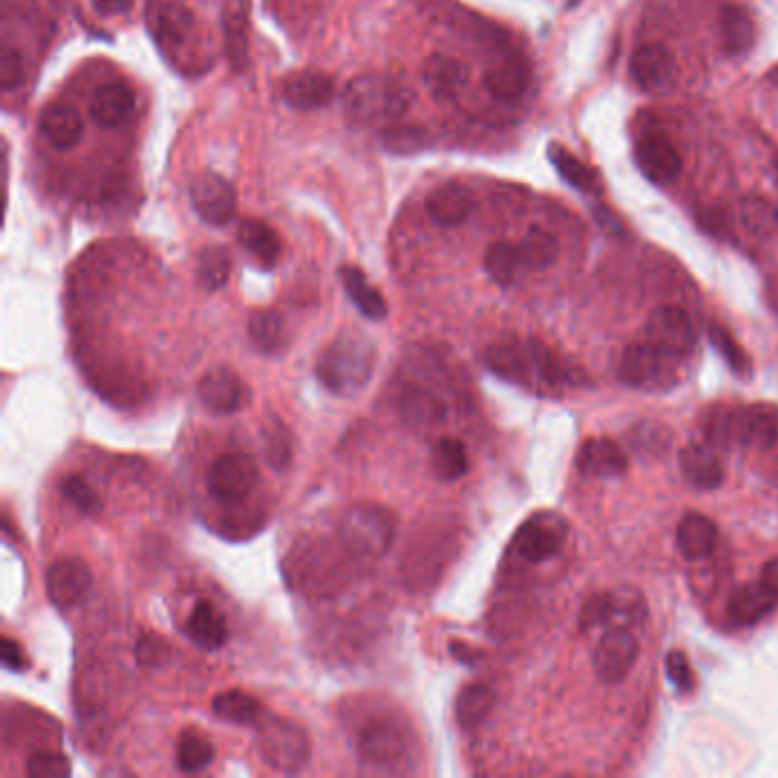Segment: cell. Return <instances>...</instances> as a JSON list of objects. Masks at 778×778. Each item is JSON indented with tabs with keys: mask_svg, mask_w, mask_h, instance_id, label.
I'll return each instance as SVG.
<instances>
[{
	"mask_svg": "<svg viewBox=\"0 0 778 778\" xmlns=\"http://www.w3.org/2000/svg\"><path fill=\"white\" fill-rule=\"evenodd\" d=\"M484 363L491 373L525 388H562L568 382L557 354L539 341L498 343L488 347Z\"/></svg>",
	"mask_w": 778,
	"mask_h": 778,
	"instance_id": "6da1fadb",
	"label": "cell"
},
{
	"mask_svg": "<svg viewBox=\"0 0 778 778\" xmlns=\"http://www.w3.org/2000/svg\"><path fill=\"white\" fill-rule=\"evenodd\" d=\"M414 92L391 75L363 73L343 92V108L356 127H391L412 108Z\"/></svg>",
	"mask_w": 778,
	"mask_h": 778,
	"instance_id": "7a4b0ae2",
	"label": "cell"
},
{
	"mask_svg": "<svg viewBox=\"0 0 778 778\" xmlns=\"http://www.w3.org/2000/svg\"><path fill=\"white\" fill-rule=\"evenodd\" d=\"M377 352L373 343L361 336H343L322 352L315 375L324 388L336 395L361 391L373 377Z\"/></svg>",
	"mask_w": 778,
	"mask_h": 778,
	"instance_id": "3957f363",
	"label": "cell"
},
{
	"mask_svg": "<svg viewBox=\"0 0 778 778\" xmlns=\"http://www.w3.org/2000/svg\"><path fill=\"white\" fill-rule=\"evenodd\" d=\"M395 516L388 507L377 503H358L345 512L339 532L341 542L356 557L380 559L395 542Z\"/></svg>",
	"mask_w": 778,
	"mask_h": 778,
	"instance_id": "277c9868",
	"label": "cell"
},
{
	"mask_svg": "<svg viewBox=\"0 0 778 778\" xmlns=\"http://www.w3.org/2000/svg\"><path fill=\"white\" fill-rule=\"evenodd\" d=\"M256 745L263 762L283 774L302 771L311 760L309 735L291 719H283V717L261 719Z\"/></svg>",
	"mask_w": 778,
	"mask_h": 778,
	"instance_id": "5b68a950",
	"label": "cell"
},
{
	"mask_svg": "<svg viewBox=\"0 0 778 778\" xmlns=\"http://www.w3.org/2000/svg\"><path fill=\"white\" fill-rule=\"evenodd\" d=\"M676 361L669 354L653 347L650 343L628 345L622 354L619 375L622 380L639 391L648 393H665L678 384Z\"/></svg>",
	"mask_w": 778,
	"mask_h": 778,
	"instance_id": "8992f818",
	"label": "cell"
},
{
	"mask_svg": "<svg viewBox=\"0 0 778 778\" xmlns=\"http://www.w3.org/2000/svg\"><path fill=\"white\" fill-rule=\"evenodd\" d=\"M358 754L365 762L382 771H402L408 758V735L406 728L393 719L367 721L356 740Z\"/></svg>",
	"mask_w": 778,
	"mask_h": 778,
	"instance_id": "52a82bcc",
	"label": "cell"
},
{
	"mask_svg": "<svg viewBox=\"0 0 778 778\" xmlns=\"http://www.w3.org/2000/svg\"><path fill=\"white\" fill-rule=\"evenodd\" d=\"M259 479L261 473L256 468V462L242 453H229L218 457L206 473L209 494L224 505L242 503L252 494Z\"/></svg>",
	"mask_w": 778,
	"mask_h": 778,
	"instance_id": "ba28073f",
	"label": "cell"
},
{
	"mask_svg": "<svg viewBox=\"0 0 778 778\" xmlns=\"http://www.w3.org/2000/svg\"><path fill=\"white\" fill-rule=\"evenodd\" d=\"M646 343L678 361L689 356L696 347V332L689 315L678 306L655 309L646 322Z\"/></svg>",
	"mask_w": 778,
	"mask_h": 778,
	"instance_id": "9c48e42d",
	"label": "cell"
},
{
	"mask_svg": "<svg viewBox=\"0 0 778 778\" xmlns=\"http://www.w3.org/2000/svg\"><path fill=\"white\" fill-rule=\"evenodd\" d=\"M190 201L194 213L211 226H226L235 218V190L215 172H203L192 181Z\"/></svg>",
	"mask_w": 778,
	"mask_h": 778,
	"instance_id": "30bf717a",
	"label": "cell"
},
{
	"mask_svg": "<svg viewBox=\"0 0 778 778\" xmlns=\"http://www.w3.org/2000/svg\"><path fill=\"white\" fill-rule=\"evenodd\" d=\"M717 438L735 441L749 447L767 449L778 438V421L771 412L760 406H745L740 412H732L724 418H719Z\"/></svg>",
	"mask_w": 778,
	"mask_h": 778,
	"instance_id": "8fae6325",
	"label": "cell"
},
{
	"mask_svg": "<svg viewBox=\"0 0 778 778\" xmlns=\"http://www.w3.org/2000/svg\"><path fill=\"white\" fill-rule=\"evenodd\" d=\"M639 658V641L626 628H614L603 635L594 650V671L603 683H622Z\"/></svg>",
	"mask_w": 778,
	"mask_h": 778,
	"instance_id": "7c38bea8",
	"label": "cell"
},
{
	"mask_svg": "<svg viewBox=\"0 0 778 778\" xmlns=\"http://www.w3.org/2000/svg\"><path fill=\"white\" fill-rule=\"evenodd\" d=\"M635 160L641 174L658 185L674 183L683 168L678 149L663 133H644L635 142Z\"/></svg>",
	"mask_w": 778,
	"mask_h": 778,
	"instance_id": "4fadbf2b",
	"label": "cell"
},
{
	"mask_svg": "<svg viewBox=\"0 0 778 778\" xmlns=\"http://www.w3.org/2000/svg\"><path fill=\"white\" fill-rule=\"evenodd\" d=\"M566 537V525L562 518L550 516V514H542L529 518L516 535V553L529 562V564H539L550 559L553 555H557V550L562 548Z\"/></svg>",
	"mask_w": 778,
	"mask_h": 778,
	"instance_id": "5bb4252c",
	"label": "cell"
},
{
	"mask_svg": "<svg viewBox=\"0 0 778 778\" xmlns=\"http://www.w3.org/2000/svg\"><path fill=\"white\" fill-rule=\"evenodd\" d=\"M196 393L199 402L215 416H231L250 400L247 386L229 367H215V371L203 375Z\"/></svg>",
	"mask_w": 778,
	"mask_h": 778,
	"instance_id": "9a60e30c",
	"label": "cell"
},
{
	"mask_svg": "<svg viewBox=\"0 0 778 778\" xmlns=\"http://www.w3.org/2000/svg\"><path fill=\"white\" fill-rule=\"evenodd\" d=\"M92 589V570L80 559H60L47 573V594L58 609L83 603Z\"/></svg>",
	"mask_w": 778,
	"mask_h": 778,
	"instance_id": "2e32d148",
	"label": "cell"
},
{
	"mask_svg": "<svg viewBox=\"0 0 778 778\" xmlns=\"http://www.w3.org/2000/svg\"><path fill=\"white\" fill-rule=\"evenodd\" d=\"M336 94V83L330 73L324 71H295L291 75H285L281 83V99L285 105H291L295 110L309 112L317 110L330 103Z\"/></svg>",
	"mask_w": 778,
	"mask_h": 778,
	"instance_id": "e0dca14e",
	"label": "cell"
},
{
	"mask_svg": "<svg viewBox=\"0 0 778 778\" xmlns=\"http://www.w3.org/2000/svg\"><path fill=\"white\" fill-rule=\"evenodd\" d=\"M529 78V64L521 55H503L486 67L482 75V85L494 99L503 103H514L527 92Z\"/></svg>",
	"mask_w": 778,
	"mask_h": 778,
	"instance_id": "ac0fdd59",
	"label": "cell"
},
{
	"mask_svg": "<svg viewBox=\"0 0 778 778\" xmlns=\"http://www.w3.org/2000/svg\"><path fill=\"white\" fill-rule=\"evenodd\" d=\"M250 17L252 0H224L222 30L231 69L242 73L250 64Z\"/></svg>",
	"mask_w": 778,
	"mask_h": 778,
	"instance_id": "d6986e66",
	"label": "cell"
},
{
	"mask_svg": "<svg viewBox=\"0 0 778 778\" xmlns=\"http://www.w3.org/2000/svg\"><path fill=\"white\" fill-rule=\"evenodd\" d=\"M676 73L674 55L663 44H644L630 58V75L644 92L665 90Z\"/></svg>",
	"mask_w": 778,
	"mask_h": 778,
	"instance_id": "ffe728a7",
	"label": "cell"
},
{
	"mask_svg": "<svg viewBox=\"0 0 778 778\" xmlns=\"http://www.w3.org/2000/svg\"><path fill=\"white\" fill-rule=\"evenodd\" d=\"M135 110V92L124 80H110L94 90L90 101V114L103 129H117L124 124Z\"/></svg>",
	"mask_w": 778,
	"mask_h": 778,
	"instance_id": "44dd1931",
	"label": "cell"
},
{
	"mask_svg": "<svg viewBox=\"0 0 778 778\" xmlns=\"http://www.w3.org/2000/svg\"><path fill=\"white\" fill-rule=\"evenodd\" d=\"M425 211L430 220L438 226H459L473 215L475 199L464 185L445 183L430 192V196L425 199Z\"/></svg>",
	"mask_w": 778,
	"mask_h": 778,
	"instance_id": "7402d4cb",
	"label": "cell"
},
{
	"mask_svg": "<svg viewBox=\"0 0 778 778\" xmlns=\"http://www.w3.org/2000/svg\"><path fill=\"white\" fill-rule=\"evenodd\" d=\"M678 466L683 479L699 491H715L724 484L726 477L715 449H710L704 443L685 445L678 455Z\"/></svg>",
	"mask_w": 778,
	"mask_h": 778,
	"instance_id": "603a6c76",
	"label": "cell"
},
{
	"mask_svg": "<svg viewBox=\"0 0 778 778\" xmlns=\"http://www.w3.org/2000/svg\"><path fill=\"white\" fill-rule=\"evenodd\" d=\"M39 133L58 151H69L80 144L85 133L83 117L67 103H53L39 117Z\"/></svg>",
	"mask_w": 778,
	"mask_h": 778,
	"instance_id": "cb8c5ba5",
	"label": "cell"
},
{
	"mask_svg": "<svg viewBox=\"0 0 778 778\" xmlns=\"http://www.w3.org/2000/svg\"><path fill=\"white\" fill-rule=\"evenodd\" d=\"M395 404L402 421L414 427H430L445 418V404L438 395L418 384H404L395 395Z\"/></svg>",
	"mask_w": 778,
	"mask_h": 778,
	"instance_id": "d4e9b609",
	"label": "cell"
},
{
	"mask_svg": "<svg viewBox=\"0 0 778 778\" xmlns=\"http://www.w3.org/2000/svg\"><path fill=\"white\" fill-rule=\"evenodd\" d=\"M576 466L596 477H622L628 471V457L617 443L600 436L583 443Z\"/></svg>",
	"mask_w": 778,
	"mask_h": 778,
	"instance_id": "484cf974",
	"label": "cell"
},
{
	"mask_svg": "<svg viewBox=\"0 0 778 778\" xmlns=\"http://www.w3.org/2000/svg\"><path fill=\"white\" fill-rule=\"evenodd\" d=\"M185 633L203 650H220L229 641V624L211 600H199L194 605L185 622Z\"/></svg>",
	"mask_w": 778,
	"mask_h": 778,
	"instance_id": "4316f807",
	"label": "cell"
},
{
	"mask_svg": "<svg viewBox=\"0 0 778 778\" xmlns=\"http://www.w3.org/2000/svg\"><path fill=\"white\" fill-rule=\"evenodd\" d=\"M423 83L438 99L453 97L468 83V67L457 58L434 53L423 64Z\"/></svg>",
	"mask_w": 778,
	"mask_h": 778,
	"instance_id": "83f0119b",
	"label": "cell"
},
{
	"mask_svg": "<svg viewBox=\"0 0 778 778\" xmlns=\"http://www.w3.org/2000/svg\"><path fill=\"white\" fill-rule=\"evenodd\" d=\"M717 537L719 532L713 518L699 512H689L678 523L676 544L687 559H701L713 553V548L717 546Z\"/></svg>",
	"mask_w": 778,
	"mask_h": 778,
	"instance_id": "f1b7e54d",
	"label": "cell"
},
{
	"mask_svg": "<svg viewBox=\"0 0 778 778\" xmlns=\"http://www.w3.org/2000/svg\"><path fill=\"white\" fill-rule=\"evenodd\" d=\"M341 281L347 297L352 300V304L363 317L380 322L388 315L386 300L382 297V293L375 289V285L365 279V274L358 267L354 265L341 267Z\"/></svg>",
	"mask_w": 778,
	"mask_h": 778,
	"instance_id": "f546056e",
	"label": "cell"
},
{
	"mask_svg": "<svg viewBox=\"0 0 778 778\" xmlns=\"http://www.w3.org/2000/svg\"><path fill=\"white\" fill-rule=\"evenodd\" d=\"M194 28V17L188 8L179 3L160 6L153 17V34L165 51L181 49Z\"/></svg>",
	"mask_w": 778,
	"mask_h": 778,
	"instance_id": "4dcf8cb0",
	"label": "cell"
},
{
	"mask_svg": "<svg viewBox=\"0 0 778 778\" xmlns=\"http://www.w3.org/2000/svg\"><path fill=\"white\" fill-rule=\"evenodd\" d=\"M776 605H778V600L758 580V583H749V585L740 587L730 596L728 614L735 624L751 626V624H758L762 617H767V614Z\"/></svg>",
	"mask_w": 778,
	"mask_h": 778,
	"instance_id": "1f68e13d",
	"label": "cell"
},
{
	"mask_svg": "<svg viewBox=\"0 0 778 778\" xmlns=\"http://www.w3.org/2000/svg\"><path fill=\"white\" fill-rule=\"evenodd\" d=\"M240 244L244 247L259 265L263 267H274L281 259V240L272 226H267L261 220H247L240 224L238 231Z\"/></svg>",
	"mask_w": 778,
	"mask_h": 778,
	"instance_id": "d6a6232c",
	"label": "cell"
},
{
	"mask_svg": "<svg viewBox=\"0 0 778 778\" xmlns=\"http://www.w3.org/2000/svg\"><path fill=\"white\" fill-rule=\"evenodd\" d=\"M496 706V691L486 683H471L466 685L455 704V717L457 724L464 730H475Z\"/></svg>",
	"mask_w": 778,
	"mask_h": 778,
	"instance_id": "836d02e7",
	"label": "cell"
},
{
	"mask_svg": "<svg viewBox=\"0 0 778 778\" xmlns=\"http://www.w3.org/2000/svg\"><path fill=\"white\" fill-rule=\"evenodd\" d=\"M211 708H213L215 717H220L229 724H240V726L259 724L265 717L261 701L254 699L252 694L240 691V689L220 691L213 699Z\"/></svg>",
	"mask_w": 778,
	"mask_h": 778,
	"instance_id": "e575fe53",
	"label": "cell"
},
{
	"mask_svg": "<svg viewBox=\"0 0 778 778\" xmlns=\"http://www.w3.org/2000/svg\"><path fill=\"white\" fill-rule=\"evenodd\" d=\"M516 244L525 272H542L550 267L559 254L557 238L539 226H532Z\"/></svg>",
	"mask_w": 778,
	"mask_h": 778,
	"instance_id": "d590c367",
	"label": "cell"
},
{
	"mask_svg": "<svg viewBox=\"0 0 778 778\" xmlns=\"http://www.w3.org/2000/svg\"><path fill=\"white\" fill-rule=\"evenodd\" d=\"M430 464H432L434 477L441 482H455V479L464 477L468 471L466 445L453 436L438 438L432 447Z\"/></svg>",
	"mask_w": 778,
	"mask_h": 778,
	"instance_id": "8d00e7d4",
	"label": "cell"
},
{
	"mask_svg": "<svg viewBox=\"0 0 778 778\" xmlns=\"http://www.w3.org/2000/svg\"><path fill=\"white\" fill-rule=\"evenodd\" d=\"M484 270L491 276V281H496L503 289H509L525 272L518 254V244H512L507 240L491 244L484 254Z\"/></svg>",
	"mask_w": 778,
	"mask_h": 778,
	"instance_id": "74e56055",
	"label": "cell"
},
{
	"mask_svg": "<svg viewBox=\"0 0 778 778\" xmlns=\"http://www.w3.org/2000/svg\"><path fill=\"white\" fill-rule=\"evenodd\" d=\"M754 44V21L740 8L721 12V49L728 55H745Z\"/></svg>",
	"mask_w": 778,
	"mask_h": 778,
	"instance_id": "f35d334b",
	"label": "cell"
},
{
	"mask_svg": "<svg viewBox=\"0 0 778 778\" xmlns=\"http://www.w3.org/2000/svg\"><path fill=\"white\" fill-rule=\"evenodd\" d=\"M261 443H263V457L274 471H285L293 462V436L285 423L276 416L267 418V423L261 430Z\"/></svg>",
	"mask_w": 778,
	"mask_h": 778,
	"instance_id": "ab89813d",
	"label": "cell"
},
{
	"mask_svg": "<svg viewBox=\"0 0 778 778\" xmlns=\"http://www.w3.org/2000/svg\"><path fill=\"white\" fill-rule=\"evenodd\" d=\"M740 220L751 235L769 238L778 231V206L762 194H749L740 203Z\"/></svg>",
	"mask_w": 778,
	"mask_h": 778,
	"instance_id": "60d3db41",
	"label": "cell"
},
{
	"mask_svg": "<svg viewBox=\"0 0 778 778\" xmlns=\"http://www.w3.org/2000/svg\"><path fill=\"white\" fill-rule=\"evenodd\" d=\"M231 276V254L226 247H209L199 256L196 281L206 293L224 289Z\"/></svg>",
	"mask_w": 778,
	"mask_h": 778,
	"instance_id": "b9f144b4",
	"label": "cell"
},
{
	"mask_svg": "<svg viewBox=\"0 0 778 778\" xmlns=\"http://www.w3.org/2000/svg\"><path fill=\"white\" fill-rule=\"evenodd\" d=\"M633 619V609L622 607L619 600L612 594H596L592 596L580 614V630H592L603 624H609L614 619Z\"/></svg>",
	"mask_w": 778,
	"mask_h": 778,
	"instance_id": "7bdbcfd3",
	"label": "cell"
},
{
	"mask_svg": "<svg viewBox=\"0 0 778 778\" xmlns=\"http://www.w3.org/2000/svg\"><path fill=\"white\" fill-rule=\"evenodd\" d=\"M213 760H215V747L209 737H203L199 732H185L181 737L176 762L185 774L203 771L206 767H211Z\"/></svg>",
	"mask_w": 778,
	"mask_h": 778,
	"instance_id": "ee69618b",
	"label": "cell"
},
{
	"mask_svg": "<svg viewBox=\"0 0 778 778\" xmlns=\"http://www.w3.org/2000/svg\"><path fill=\"white\" fill-rule=\"evenodd\" d=\"M250 339L254 345L265 352L274 354L283 345V320L276 311H256L250 317Z\"/></svg>",
	"mask_w": 778,
	"mask_h": 778,
	"instance_id": "f6af8a7d",
	"label": "cell"
},
{
	"mask_svg": "<svg viewBox=\"0 0 778 778\" xmlns=\"http://www.w3.org/2000/svg\"><path fill=\"white\" fill-rule=\"evenodd\" d=\"M548 155L553 160V165L555 170L559 172V176L573 185V188H578V190H587L592 192L596 185V176L589 172V168L585 165V162H580L576 155H570L564 146L559 144H550L548 149Z\"/></svg>",
	"mask_w": 778,
	"mask_h": 778,
	"instance_id": "bcb514c9",
	"label": "cell"
},
{
	"mask_svg": "<svg viewBox=\"0 0 778 778\" xmlns=\"http://www.w3.org/2000/svg\"><path fill=\"white\" fill-rule=\"evenodd\" d=\"M62 488V496L80 512V514H85V516H99L101 509H103V503L99 498L97 491L92 488V484L83 477V475H67L60 484Z\"/></svg>",
	"mask_w": 778,
	"mask_h": 778,
	"instance_id": "7dc6e473",
	"label": "cell"
},
{
	"mask_svg": "<svg viewBox=\"0 0 778 778\" xmlns=\"http://www.w3.org/2000/svg\"><path fill=\"white\" fill-rule=\"evenodd\" d=\"M135 660L144 669H162L172 660V646L158 633H144L135 644Z\"/></svg>",
	"mask_w": 778,
	"mask_h": 778,
	"instance_id": "c3c4849f",
	"label": "cell"
},
{
	"mask_svg": "<svg viewBox=\"0 0 778 778\" xmlns=\"http://www.w3.org/2000/svg\"><path fill=\"white\" fill-rule=\"evenodd\" d=\"M26 774L30 778H67L71 774V762L62 754L39 751L28 758Z\"/></svg>",
	"mask_w": 778,
	"mask_h": 778,
	"instance_id": "681fc988",
	"label": "cell"
},
{
	"mask_svg": "<svg viewBox=\"0 0 778 778\" xmlns=\"http://www.w3.org/2000/svg\"><path fill=\"white\" fill-rule=\"evenodd\" d=\"M384 144L393 153H408L418 151L427 144V133L421 127H393L384 135Z\"/></svg>",
	"mask_w": 778,
	"mask_h": 778,
	"instance_id": "f907efd6",
	"label": "cell"
},
{
	"mask_svg": "<svg viewBox=\"0 0 778 778\" xmlns=\"http://www.w3.org/2000/svg\"><path fill=\"white\" fill-rule=\"evenodd\" d=\"M710 339H713L715 347L726 356V361L735 367L737 373H745V371H747V367H749L747 356L742 354L740 347H737V343L730 339V334H728L726 330H721V326L713 324V326H710Z\"/></svg>",
	"mask_w": 778,
	"mask_h": 778,
	"instance_id": "816d5d0a",
	"label": "cell"
},
{
	"mask_svg": "<svg viewBox=\"0 0 778 778\" xmlns=\"http://www.w3.org/2000/svg\"><path fill=\"white\" fill-rule=\"evenodd\" d=\"M0 78H3V92H12L23 83V58L14 49H6L0 60Z\"/></svg>",
	"mask_w": 778,
	"mask_h": 778,
	"instance_id": "f5cc1de1",
	"label": "cell"
},
{
	"mask_svg": "<svg viewBox=\"0 0 778 778\" xmlns=\"http://www.w3.org/2000/svg\"><path fill=\"white\" fill-rule=\"evenodd\" d=\"M667 676L671 680V685L678 691H689L694 687V676H691V667L689 660L680 650H671L667 658Z\"/></svg>",
	"mask_w": 778,
	"mask_h": 778,
	"instance_id": "db71d44e",
	"label": "cell"
},
{
	"mask_svg": "<svg viewBox=\"0 0 778 778\" xmlns=\"http://www.w3.org/2000/svg\"><path fill=\"white\" fill-rule=\"evenodd\" d=\"M3 665H6L10 671H26V669L30 667L23 648H21L14 639H10V637H3Z\"/></svg>",
	"mask_w": 778,
	"mask_h": 778,
	"instance_id": "11a10c76",
	"label": "cell"
},
{
	"mask_svg": "<svg viewBox=\"0 0 778 778\" xmlns=\"http://www.w3.org/2000/svg\"><path fill=\"white\" fill-rule=\"evenodd\" d=\"M135 0H92V6L103 14V17H119L127 14L133 8Z\"/></svg>",
	"mask_w": 778,
	"mask_h": 778,
	"instance_id": "9f6ffc18",
	"label": "cell"
},
{
	"mask_svg": "<svg viewBox=\"0 0 778 778\" xmlns=\"http://www.w3.org/2000/svg\"><path fill=\"white\" fill-rule=\"evenodd\" d=\"M760 583L765 585V589L778 600V559H771L762 566V576Z\"/></svg>",
	"mask_w": 778,
	"mask_h": 778,
	"instance_id": "6f0895ef",
	"label": "cell"
},
{
	"mask_svg": "<svg viewBox=\"0 0 778 778\" xmlns=\"http://www.w3.org/2000/svg\"><path fill=\"white\" fill-rule=\"evenodd\" d=\"M776 172H778V162H776Z\"/></svg>",
	"mask_w": 778,
	"mask_h": 778,
	"instance_id": "680465c9",
	"label": "cell"
}]
</instances>
